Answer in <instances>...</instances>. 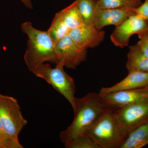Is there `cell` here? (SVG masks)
<instances>
[{
    "mask_svg": "<svg viewBox=\"0 0 148 148\" xmlns=\"http://www.w3.org/2000/svg\"><path fill=\"white\" fill-rule=\"evenodd\" d=\"M73 109V120L59 135L61 142L64 144L85 135L101 117L112 108L103 102L99 93L92 92L82 98L75 97Z\"/></svg>",
    "mask_w": 148,
    "mask_h": 148,
    "instance_id": "cell-1",
    "label": "cell"
},
{
    "mask_svg": "<svg viewBox=\"0 0 148 148\" xmlns=\"http://www.w3.org/2000/svg\"><path fill=\"white\" fill-rule=\"evenodd\" d=\"M21 29L29 39L24 59L29 71L33 72L38 66L47 61L55 64V44L48 31L35 29L30 22L23 23Z\"/></svg>",
    "mask_w": 148,
    "mask_h": 148,
    "instance_id": "cell-2",
    "label": "cell"
},
{
    "mask_svg": "<svg viewBox=\"0 0 148 148\" xmlns=\"http://www.w3.org/2000/svg\"><path fill=\"white\" fill-rule=\"evenodd\" d=\"M85 135L92 138L100 148H121L128 134L118 121L114 110L111 109Z\"/></svg>",
    "mask_w": 148,
    "mask_h": 148,
    "instance_id": "cell-3",
    "label": "cell"
},
{
    "mask_svg": "<svg viewBox=\"0 0 148 148\" xmlns=\"http://www.w3.org/2000/svg\"><path fill=\"white\" fill-rule=\"evenodd\" d=\"M32 73L37 77L45 80L67 99L72 108L75 105L76 86L73 79L64 71V66L56 65L51 68L49 64H42Z\"/></svg>",
    "mask_w": 148,
    "mask_h": 148,
    "instance_id": "cell-4",
    "label": "cell"
},
{
    "mask_svg": "<svg viewBox=\"0 0 148 148\" xmlns=\"http://www.w3.org/2000/svg\"><path fill=\"white\" fill-rule=\"evenodd\" d=\"M0 119L4 132L9 138L19 143L18 135L27 124L17 100L0 94Z\"/></svg>",
    "mask_w": 148,
    "mask_h": 148,
    "instance_id": "cell-5",
    "label": "cell"
},
{
    "mask_svg": "<svg viewBox=\"0 0 148 148\" xmlns=\"http://www.w3.org/2000/svg\"><path fill=\"white\" fill-rule=\"evenodd\" d=\"M55 52V64L67 69H75L87 58V49L79 47L69 35L56 43Z\"/></svg>",
    "mask_w": 148,
    "mask_h": 148,
    "instance_id": "cell-6",
    "label": "cell"
},
{
    "mask_svg": "<svg viewBox=\"0 0 148 148\" xmlns=\"http://www.w3.org/2000/svg\"><path fill=\"white\" fill-rule=\"evenodd\" d=\"M135 34L138 35L139 38L148 34V21L136 14L116 27L110 38L116 46L123 48L128 45L130 37Z\"/></svg>",
    "mask_w": 148,
    "mask_h": 148,
    "instance_id": "cell-7",
    "label": "cell"
},
{
    "mask_svg": "<svg viewBox=\"0 0 148 148\" xmlns=\"http://www.w3.org/2000/svg\"><path fill=\"white\" fill-rule=\"evenodd\" d=\"M114 114L121 126L128 134L148 119V99L114 110Z\"/></svg>",
    "mask_w": 148,
    "mask_h": 148,
    "instance_id": "cell-8",
    "label": "cell"
},
{
    "mask_svg": "<svg viewBox=\"0 0 148 148\" xmlns=\"http://www.w3.org/2000/svg\"><path fill=\"white\" fill-rule=\"evenodd\" d=\"M100 95L106 105L114 110H118L135 102L147 100L148 87L121 90Z\"/></svg>",
    "mask_w": 148,
    "mask_h": 148,
    "instance_id": "cell-9",
    "label": "cell"
},
{
    "mask_svg": "<svg viewBox=\"0 0 148 148\" xmlns=\"http://www.w3.org/2000/svg\"><path fill=\"white\" fill-rule=\"evenodd\" d=\"M106 33L96 28L94 25L84 24L71 30L69 35L79 47L84 49L94 48L104 40Z\"/></svg>",
    "mask_w": 148,
    "mask_h": 148,
    "instance_id": "cell-10",
    "label": "cell"
},
{
    "mask_svg": "<svg viewBox=\"0 0 148 148\" xmlns=\"http://www.w3.org/2000/svg\"><path fill=\"white\" fill-rule=\"evenodd\" d=\"M135 9L128 7L97 9L94 17V26L100 30L110 25L117 27L130 16L135 14Z\"/></svg>",
    "mask_w": 148,
    "mask_h": 148,
    "instance_id": "cell-11",
    "label": "cell"
},
{
    "mask_svg": "<svg viewBox=\"0 0 148 148\" xmlns=\"http://www.w3.org/2000/svg\"><path fill=\"white\" fill-rule=\"evenodd\" d=\"M148 87V73L133 71L121 81L109 87H102L99 94H105L121 91Z\"/></svg>",
    "mask_w": 148,
    "mask_h": 148,
    "instance_id": "cell-12",
    "label": "cell"
},
{
    "mask_svg": "<svg viewBox=\"0 0 148 148\" xmlns=\"http://www.w3.org/2000/svg\"><path fill=\"white\" fill-rule=\"evenodd\" d=\"M148 144V119L127 135L121 148H141Z\"/></svg>",
    "mask_w": 148,
    "mask_h": 148,
    "instance_id": "cell-13",
    "label": "cell"
},
{
    "mask_svg": "<svg viewBox=\"0 0 148 148\" xmlns=\"http://www.w3.org/2000/svg\"><path fill=\"white\" fill-rule=\"evenodd\" d=\"M126 68L128 73L133 71L148 73V58L142 53L137 45L130 47Z\"/></svg>",
    "mask_w": 148,
    "mask_h": 148,
    "instance_id": "cell-14",
    "label": "cell"
},
{
    "mask_svg": "<svg viewBox=\"0 0 148 148\" xmlns=\"http://www.w3.org/2000/svg\"><path fill=\"white\" fill-rule=\"evenodd\" d=\"M56 14L70 29V31L84 24L78 8L77 0Z\"/></svg>",
    "mask_w": 148,
    "mask_h": 148,
    "instance_id": "cell-15",
    "label": "cell"
},
{
    "mask_svg": "<svg viewBox=\"0 0 148 148\" xmlns=\"http://www.w3.org/2000/svg\"><path fill=\"white\" fill-rule=\"evenodd\" d=\"M79 13L84 24L94 25V17L97 10V0H77Z\"/></svg>",
    "mask_w": 148,
    "mask_h": 148,
    "instance_id": "cell-16",
    "label": "cell"
},
{
    "mask_svg": "<svg viewBox=\"0 0 148 148\" xmlns=\"http://www.w3.org/2000/svg\"><path fill=\"white\" fill-rule=\"evenodd\" d=\"M142 3L141 0H97V9L128 7L136 8Z\"/></svg>",
    "mask_w": 148,
    "mask_h": 148,
    "instance_id": "cell-17",
    "label": "cell"
},
{
    "mask_svg": "<svg viewBox=\"0 0 148 148\" xmlns=\"http://www.w3.org/2000/svg\"><path fill=\"white\" fill-rule=\"evenodd\" d=\"M64 145L66 148H100L92 138L86 135L77 137Z\"/></svg>",
    "mask_w": 148,
    "mask_h": 148,
    "instance_id": "cell-18",
    "label": "cell"
},
{
    "mask_svg": "<svg viewBox=\"0 0 148 148\" xmlns=\"http://www.w3.org/2000/svg\"><path fill=\"white\" fill-rule=\"evenodd\" d=\"M19 143L15 142L10 138L0 135V148H22Z\"/></svg>",
    "mask_w": 148,
    "mask_h": 148,
    "instance_id": "cell-19",
    "label": "cell"
},
{
    "mask_svg": "<svg viewBox=\"0 0 148 148\" xmlns=\"http://www.w3.org/2000/svg\"><path fill=\"white\" fill-rule=\"evenodd\" d=\"M136 15L148 21V0H145V2L135 9Z\"/></svg>",
    "mask_w": 148,
    "mask_h": 148,
    "instance_id": "cell-20",
    "label": "cell"
},
{
    "mask_svg": "<svg viewBox=\"0 0 148 148\" xmlns=\"http://www.w3.org/2000/svg\"><path fill=\"white\" fill-rule=\"evenodd\" d=\"M140 39V40L136 45L142 53L148 58V34Z\"/></svg>",
    "mask_w": 148,
    "mask_h": 148,
    "instance_id": "cell-21",
    "label": "cell"
},
{
    "mask_svg": "<svg viewBox=\"0 0 148 148\" xmlns=\"http://www.w3.org/2000/svg\"><path fill=\"white\" fill-rule=\"evenodd\" d=\"M23 4L28 8L32 9L33 8V5L31 0H20Z\"/></svg>",
    "mask_w": 148,
    "mask_h": 148,
    "instance_id": "cell-22",
    "label": "cell"
},
{
    "mask_svg": "<svg viewBox=\"0 0 148 148\" xmlns=\"http://www.w3.org/2000/svg\"><path fill=\"white\" fill-rule=\"evenodd\" d=\"M0 135H2V136H4V137H6V138H9L8 136H7L6 135L5 133V132H4L1 123V119H0Z\"/></svg>",
    "mask_w": 148,
    "mask_h": 148,
    "instance_id": "cell-23",
    "label": "cell"
}]
</instances>
